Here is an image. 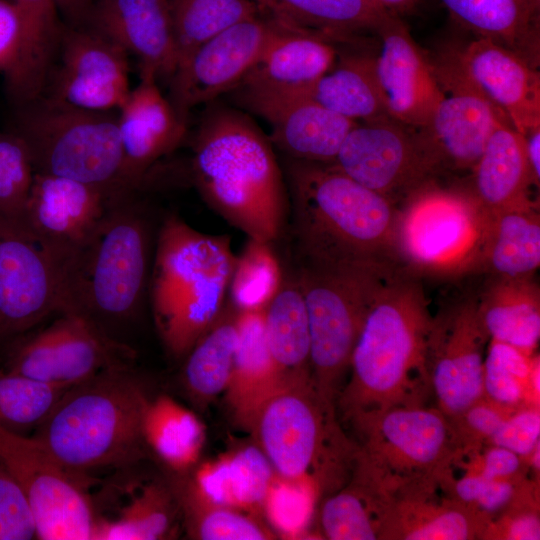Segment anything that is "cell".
<instances>
[{
    "label": "cell",
    "instance_id": "17",
    "mask_svg": "<svg viewBox=\"0 0 540 540\" xmlns=\"http://www.w3.org/2000/svg\"><path fill=\"white\" fill-rule=\"evenodd\" d=\"M334 164L396 206L422 184L436 179L417 129L389 116L356 123Z\"/></svg>",
    "mask_w": 540,
    "mask_h": 540
},
{
    "label": "cell",
    "instance_id": "38",
    "mask_svg": "<svg viewBox=\"0 0 540 540\" xmlns=\"http://www.w3.org/2000/svg\"><path fill=\"white\" fill-rule=\"evenodd\" d=\"M144 442L176 474H186L198 461L205 426L188 408L167 395L149 400L142 419Z\"/></svg>",
    "mask_w": 540,
    "mask_h": 540
},
{
    "label": "cell",
    "instance_id": "55",
    "mask_svg": "<svg viewBox=\"0 0 540 540\" xmlns=\"http://www.w3.org/2000/svg\"><path fill=\"white\" fill-rule=\"evenodd\" d=\"M523 458L514 452L496 445H491L480 456L475 472L486 478L507 479L520 477Z\"/></svg>",
    "mask_w": 540,
    "mask_h": 540
},
{
    "label": "cell",
    "instance_id": "13",
    "mask_svg": "<svg viewBox=\"0 0 540 540\" xmlns=\"http://www.w3.org/2000/svg\"><path fill=\"white\" fill-rule=\"evenodd\" d=\"M355 454L393 492L412 482L438 478L456 453V432L440 410L391 408L362 433Z\"/></svg>",
    "mask_w": 540,
    "mask_h": 540
},
{
    "label": "cell",
    "instance_id": "51",
    "mask_svg": "<svg viewBox=\"0 0 540 540\" xmlns=\"http://www.w3.org/2000/svg\"><path fill=\"white\" fill-rule=\"evenodd\" d=\"M512 411L490 437L491 445L506 448L521 458H529L539 446L540 414L536 405L525 404Z\"/></svg>",
    "mask_w": 540,
    "mask_h": 540
},
{
    "label": "cell",
    "instance_id": "10",
    "mask_svg": "<svg viewBox=\"0 0 540 540\" xmlns=\"http://www.w3.org/2000/svg\"><path fill=\"white\" fill-rule=\"evenodd\" d=\"M395 269L299 266L296 280L308 318L311 377L334 407L368 306Z\"/></svg>",
    "mask_w": 540,
    "mask_h": 540
},
{
    "label": "cell",
    "instance_id": "8",
    "mask_svg": "<svg viewBox=\"0 0 540 540\" xmlns=\"http://www.w3.org/2000/svg\"><path fill=\"white\" fill-rule=\"evenodd\" d=\"M12 108L8 129L25 142L36 173L76 180L112 198L131 193L124 184L118 113L45 96Z\"/></svg>",
    "mask_w": 540,
    "mask_h": 540
},
{
    "label": "cell",
    "instance_id": "56",
    "mask_svg": "<svg viewBox=\"0 0 540 540\" xmlns=\"http://www.w3.org/2000/svg\"><path fill=\"white\" fill-rule=\"evenodd\" d=\"M61 13L72 26H84L93 6L92 0H56Z\"/></svg>",
    "mask_w": 540,
    "mask_h": 540
},
{
    "label": "cell",
    "instance_id": "12",
    "mask_svg": "<svg viewBox=\"0 0 540 540\" xmlns=\"http://www.w3.org/2000/svg\"><path fill=\"white\" fill-rule=\"evenodd\" d=\"M0 462L23 490L37 539L94 540L98 518L86 494V474L58 462L31 436L0 428Z\"/></svg>",
    "mask_w": 540,
    "mask_h": 540
},
{
    "label": "cell",
    "instance_id": "4",
    "mask_svg": "<svg viewBox=\"0 0 540 540\" xmlns=\"http://www.w3.org/2000/svg\"><path fill=\"white\" fill-rule=\"evenodd\" d=\"M157 230L136 192L115 200L90 238L60 265V313L79 314L123 342L119 332L148 299Z\"/></svg>",
    "mask_w": 540,
    "mask_h": 540
},
{
    "label": "cell",
    "instance_id": "14",
    "mask_svg": "<svg viewBox=\"0 0 540 540\" xmlns=\"http://www.w3.org/2000/svg\"><path fill=\"white\" fill-rule=\"evenodd\" d=\"M36 334L15 339L5 370L53 385L71 387L95 374L131 364L133 350L72 312Z\"/></svg>",
    "mask_w": 540,
    "mask_h": 540
},
{
    "label": "cell",
    "instance_id": "16",
    "mask_svg": "<svg viewBox=\"0 0 540 540\" xmlns=\"http://www.w3.org/2000/svg\"><path fill=\"white\" fill-rule=\"evenodd\" d=\"M489 336L480 320L477 294L460 297L433 316L426 368L439 404L456 418L484 396V348Z\"/></svg>",
    "mask_w": 540,
    "mask_h": 540
},
{
    "label": "cell",
    "instance_id": "5",
    "mask_svg": "<svg viewBox=\"0 0 540 540\" xmlns=\"http://www.w3.org/2000/svg\"><path fill=\"white\" fill-rule=\"evenodd\" d=\"M235 261L226 235L202 233L177 214L159 224L148 300L173 357L186 356L221 315Z\"/></svg>",
    "mask_w": 540,
    "mask_h": 540
},
{
    "label": "cell",
    "instance_id": "48",
    "mask_svg": "<svg viewBox=\"0 0 540 540\" xmlns=\"http://www.w3.org/2000/svg\"><path fill=\"white\" fill-rule=\"evenodd\" d=\"M318 493L317 485L311 480L296 481L276 475L263 509L280 533L296 537L306 528Z\"/></svg>",
    "mask_w": 540,
    "mask_h": 540
},
{
    "label": "cell",
    "instance_id": "2",
    "mask_svg": "<svg viewBox=\"0 0 540 540\" xmlns=\"http://www.w3.org/2000/svg\"><path fill=\"white\" fill-rule=\"evenodd\" d=\"M285 173L300 264L397 267L395 204L347 176L334 163L287 157Z\"/></svg>",
    "mask_w": 540,
    "mask_h": 540
},
{
    "label": "cell",
    "instance_id": "34",
    "mask_svg": "<svg viewBox=\"0 0 540 540\" xmlns=\"http://www.w3.org/2000/svg\"><path fill=\"white\" fill-rule=\"evenodd\" d=\"M394 492L362 466L355 465L348 486L327 497L320 524L330 540L381 539Z\"/></svg>",
    "mask_w": 540,
    "mask_h": 540
},
{
    "label": "cell",
    "instance_id": "24",
    "mask_svg": "<svg viewBox=\"0 0 540 540\" xmlns=\"http://www.w3.org/2000/svg\"><path fill=\"white\" fill-rule=\"evenodd\" d=\"M86 24L134 55L157 78L174 74L178 50L168 0H97Z\"/></svg>",
    "mask_w": 540,
    "mask_h": 540
},
{
    "label": "cell",
    "instance_id": "3",
    "mask_svg": "<svg viewBox=\"0 0 540 540\" xmlns=\"http://www.w3.org/2000/svg\"><path fill=\"white\" fill-rule=\"evenodd\" d=\"M191 176L205 202L248 238H279L289 213L287 185L271 142L247 115L215 107L203 117Z\"/></svg>",
    "mask_w": 540,
    "mask_h": 540
},
{
    "label": "cell",
    "instance_id": "52",
    "mask_svg": "<svg viewBox=\"0 0 540 540\" xmlns=\"http://www.w3.org/2000/svg\"><path fill=\"white\" fill-rule=\"evenodd\" d=\"M512 411L511 408L497 404L483 396L454 420L458 421V432L460 434L466 432L471 443L472 440L490 439Z\"/></svg>",
    "mask_w": 540,
    "mask_h": 540
},
{
    "label": "cell",
    "instance_id": "11",
    "mask_svg": "<svg viewBox=\"0 0 540 540\" xmlns=\"http://www.w3.org/2000/svg\"><path fill=\"white\" fill-rule=\"evenodd\" d=\"M442 98L417 129L436 179L473 170L497 126L510 122L465 69L456 47L429 58Z\"/></svg>",
    "mask_w": 540,
    "mask_h": 540
},
{
    "label": "cell",
    "instance_id": "26",
    "mask_svg": "<svg viewBox=\"0 0 540 540\" xmlns=\"http://www.w3.org/2000/svg\"><path fill=\"white\" fill-rule=\"evenodd\" d=\"M470 179L467 187L490 214L539 203L540 181L528 163L523 136L507 123L491 134Z\"/></svg>",
    "mask_w": 540,
    "mask_h": 540
},
{
    "label": "cell",
    "instance_id": "29",
    "mask_svg": "<svg viewBox=\"0 0 540 540\" xmlns=\"http://www.w3.org/2000/svg\"><path fill=\"white\" fill-rule=\"evenodd\" d=\"M20 23L15 62L4 76L12 106L30 102L43 93L55 61L63 24L56 0H11Z\"/></svg>",
    "mask_w": 540,
    "mask_h": 540
},
{
    "label": "cell",
    "instance_id": "53",
    "mask_svg": "<svg viewBox=\"0 0 540 540\" xmlns=\"http://www.w3.org/2000/svg\"><path fill=\"white\" fill-rule=\"evenodd\" d=\"M520 503L516 506L517 510L508 514L505 516V519L499 522V528H487L483 536L491 535L501 539L512 540L539 539L540 526L538 515L530 507L520 508Z\"/></svg>",
    "mask_w": 540,
    "mask_h": 540
},
{
    "label": "cell",
    "instance_id": "36",
    "mask_svg": "<svg viewBox=\"0 0 540 540\" xmlns=\"http://www.w3.org/2000/svg\"><path fill=\"white\" fill-rule=\"evenodd\" d=\"M540 266L539 203L491 214L481 272L509 278L534 277Z\"/></svg>",
    "mask_w": 540,
    "mask_h": 540
},
{
    "label": "cell",
    "instance_id": "30",
    "mask_svg": "<svg viewBox=\"0 0 540 540\" xmlns=\"http://www.w3.org/2000/svg\"><path fill=\"white\" fill-rule=\"evenodd\" d=\"M474 38L492 41L539 68L540 0H441Z\"/></svg>",
    "mask_w": 540,
    "mask_h": 540
},
{
    "label": "cell",
    "instance_id": "27",
    "mask_svg": "<svg viewBox=\"0 0 540 540\" xmlns=\"http://www.w3.org/2000/svg\"><path fill=\"white\" fill-rule=\"evenodd\" d=\"M433 479L410 483L394 493L381 539L466 540L483 536L490 518L452 499H427Z\"/></svg>",
    "mask_w": 540,
    "mask_h": 540
},
{
    "label": "cell",
    "instance_id": "32",
    "mask_svg": "<svg viewBox=\"0 0 540 540\" xmlns=\"http://www.w3.org/2000/svg\"><path fill=\"white\" fill-rule=\"evenodd\" d=\"M477 307L489 339L534 354L540 338V288L534 277L488 275Z\"/></svg>",
    "mask_w": 540,
    "mask_h": 540
},
{
    "label": "cell",
    "instance_id": "57",
    "mask_svg": "<svg viewBox=\"0 0 540 540\" xmlns=\"http://www.w3.org/2000/svg\"><path fill=\"white\" fill-rule=\"evenodd\" d=\"M525 152L534 177L540 181V126L522 134Z\"/></svg>",
    "mask_w": 540,
    "mask_h": 540
},
{
    "label": "cell",
    "instance_id": "9",
    "mask_svg": "<svg viewBox=\"0 0 540 540\" xmlns=\"http://www.w3.org/2000/svg\"><path fill=\"white\" fill-rule=\"evenodd\" d=\"M250 431L277 476L311 480L319 490L348 451L335 407L319 394L311 374L283 381L260 405Z\"/></svg>",
    "mask_w": 540,
    "mask_h": 540
},
{
    "label": "cell",
    "instance_id": "31",
    "mask_svg": "<svg viewBox=\"0 0 540 540\" xmlns=\"http://www.w3.org/2000/svg\"><path fill=\"white\" fill-rule=\"evenodd\" d=\"M238 342L226 393L236 422L250 430L263 401L283 381L267 344L265 310L237 312Z\"/></svg>",
    "mask_w": 540,
    "mask_h": 540
},
{
    "label": "cell",
    "instance_id": "23",
    "mask_svg": "<svg viewBox=\"0 0 540 540\" xmlns=\"http://www.w3.org/2000/svg\"><path fill=\"white\" fill-rule=\"evenodd\" d=\"M123 152V177L128 192H136L152 167L173 152L186 134V120L157 85V76L140 69V81L118 110Z\"/></svg>",
    "mask_w": 540,
    "mask_h": 540
},
{
    "label": "cell",
    "instance_id": "35",
    "mask_svg": "<svg viewBox=\"0 0 540 540\" xmlns=\"http://www.w3.org/2000/svg\"><path fill=\"white\" fill-rule=\"evenodd\" d=\"M276 22L330 40H346L362 32L376 33L390 14L370 0H253ZM393 14V13H392Z\"/></svg>",
    "mask_w": 540,
    "mask_h": 540
},
{
    "label": "cell",
    "instance_id": "49",
    "mask_svg": "<svg viewBox=\"0 0 540 540\" xmlns=\"http://www.w3.org/2000/svg\"><path fill=\"white\" fill-rule=\"evenodd\" d=\"M517 478L491 479L466 472L453 483V496L456 501L490 518L492 514L517 504L516 498L523 486Z\"/></svg>",
    "mask_w": 540,
    "mask_h": 540
},
{
    "label": "cell",
    "instance_id": "18",
    "mask_svg": "<svg viewBox=\"0 0 540 540\" xmlns=\"http://www.w3.org/2000/svg\"><path fill=\"white\" fill-rule=\"evenodd\" d=\"M128 54L89 26L63 25L41 96L93 111H118L129 92Z\"/></svg>",
    "mask_w": 540,
    "mask_h": 540
},
{
    "label": "cell",
    "instance_id": "20",
    "mask_svg": "<svg viewBox=\"0 0 540 540\" xmlns=\"http://www.w3.org/2000/svg\"><path fill=\"white\" fill-rule=\"evenodd\" d=\"M264 15L243 20L205 41L181 62L169 99L186 120L189 110L235 89L250 73L275 29Z\"/></svg>",
    "mask_w": 540,
    "mask_h": 540
},
{
    "label": "cell",
    "instance_id": "39",
    "mask_svg": "<svg viewBox=\"0 0 540 540\" xmlns=\"http://www.w3.org/2000/svg\"><path fill=\"white\" fill-rule=\"evenodd\" d=\"M265 330L270 355L282 380L311 374L308 318L296 278L283 280L266 307Z\"/></svg>",
    "mask_w": 540,
    "mask_h": 540
},
{
    "label": "cell",
    "instance_id": "45",
    "mask_svg": "<svg viewBox=\"0 0 540 540\" xmlns=\"http://www.w3.org/2000/svg\"><path fill=\"white\" fill-rule=\"evenodd\" d=\"M69 387L0 371V428L26 435L35 431Z\"/></svg>",
    "mask_w": 540,
    "mask_h": 540
},
{
    "label": "cell",
    "instance_id": "25",
    "mask_svg": "<svg viewBox=\"0 0 540 540\" xmlns=\"http://www.w3.org/2000/svg\"><path fill=\"white\" fill-rule=\"evenodd\" d=\"M458 50L471 78L518 133L540 126L539 68L486 39L474 38Z\"/></svg>",
    "mask_w": 540,
    "mask_h": 540
},
{
    "label": "cell",
    "instance_id": "41",
    "mask_svg": "<svg viewBox=\"0 0 540 540\" xmlns=\"http://www.w3.org/2000/svg\"><path fill=\"white\" fill-rule=\"evenodd\" d=\"M183 512L189 535L202 540H265L273 534L243 511L217 505L195 490L190 478L177 474L170 485Z\"/></svg>",
    "mask_w": 540,
    "mask_h": 540
},
{
    "label": "cell",
    "instance_id": "19",
    "mask_svg": "<svg viewBox=\"0 0 540 540\" xmlns=\"http://www.w3.org/2000/svg\"><path fill=\"white\" fill-rule=\"evenodd\" d=\"M231 93L237 104L270 125L272 144L296 160L334 163L356 124L321 105L308 91L241 83Z\"/></svg>",
    "mask_w": 540,
    "mask_h": 540
},
{
    "label": "cell",
    "instance_id": "15",
    "mask_svg": "<svg viewBox=\"0 0 540 540\" xmlns=\"http://www.w3.org/2000/svg\"><path fill=\"white\" fill-rule=\"evenodd\" d=\"M60 312L58 262L20 218L0 216V344Z\"/></svg>",
    "mask_w": 540,
    "mask_h": 540
},
{
    "label": "cell",
    "instance_id": "58",
    "mask_svg": "<svg viewBox=\"0 0 540 540\" xmlns=\"http://www.w3.org/2000/svg\"><path fill=\"white\" fill-rule=\"evenodd\" d=\"M384 10L399 15L412 9L417 0H370Z\"/></svg>",
    "mask_w": 540,
    "mask_h": 540
},
{
    "label": "cell",
    "instance_id": "44",
    "mask_svg": "<svg viewBox=\"0 0 540 540\" xmlns=\"http://www.w3.org/2000/svg\"><path fill=\"white\" fill-rule=\"evenodd\" d=\"M272 243L248 238L230 279L231 305L237 312L265 310L283 283Z\"/></svg>",
    "mask_w": 540,
    "mask_h": 540
},
{
    "label": "cell",
    "instance_id": "54",
    "mask_svg": "<svg viewBox=\"0 0 540 540\" xmlns=\"http://www.w3.org/2000/svg\"><path fill=\"white\" fill-rule=\"evenodd\" d=\"M20 41V23L11 0H0V72L4 76L12 68Z\"/></svg>",
    "mask_w": 540,
    "mask_h": 540
},
{
    "label": "cell",
    "instance_id": "33",
    "mask_svg": "<svg viewBox=\"0 0 540 540\" xmlns=\"http://www.w3.org/2000/svg\"><path fill=\"white\" fill-rule=\"evenodd\" d=\"M275 476L260 448L246 446L200 465L190 480L207 501L251 511L263 508Z\"/></svg>",
    "mask_w": 540,
    "mask_h": 540
},
{
    "label": "cell",
    "instance_id": "46",
    "mask_svg": "<svg viewBox=\"0 0 540 540\" xmlns=\"http://www.w3.org/2000/svg\"><path fill=\"white\" fill-rule=\"evenodd\" d=\"M535 355L489 339L483 365L484 397L508 408L536 405L531 375Z\"/></svg>",
    "mask_w": 540,
    "mask_h": 540
},
{
    "label": "cell",
    "instance_id": "40",
    "mask_svg": "<svg viewBox=\"0 0 540 540\" xmlns=\"http://www.w3.org/2000/svg\"><path fill=\"white\" fill-rule=\"evenodd\" d=\"M238 342L237 311H222L212 327L187 353L184 382L188 393L206 403L225 392L229 384Z\"/></svg>",
    "mask_w": 540,
    "mask_h": 540
},
{
    "label": "cell",
    "instance_id": "7",
    "mask_svg": "<svg viewBox=\"0 0 540 540\" xmlns=\"http://www.w3.org/2000/svg\"><path fill=\"white\" fill-rule=\"evenodd\" d=\"M490 223L467 186L430 180L397 205L395 264L419 279L481 272Z\"/></svg>",
    "mask_w": 540,
    "mask_h": 540
},
{
    "label": "cell",
    "instance_id": "43",
    "mask_svg": "<svg viewBox=\"0 0 540 540\" xmlns=\"http://www.w3.org/2000/svg\"><path fill=\"white\" fill-rule=\"evenodd\" d=\"M176 499L170 487L144 486L114 520L98 519L94 540H158L172 529Z\"/></svg>",
    "mask_w": 540,
    "mask_h": 540
},
{
    "label": "cell",
    "instance_id": "1",
    "mask_svg": "<svg viewBox=\"0 0 540 540\" xmlns=\"http://www.w3.org/2000/svg\"><path fill=\"white\" fill-rule=\"evenodd\" d=\"M432 319L421 279L400 269L385 277L366 311L351 376L337 399L360 434L391 408L421 406L430 387L426 350Z\"/></svg>",
    "mask_w": 540,
    "mask_h": 540
},
{
    "label": "cell",
    "instance_id": "22",
    "mask_svg": "<svg viewBox=\"0 0 540 540\" xmlns=\"http://www.w3.org/2000/svg\"><path fill=\"white\" fill-rule=\"evenodd\" d=\"M376 34L381 48L375 67L387 115L416 129L426 126L443 95L429 57L399 15L390 13Z\"/></svg>",
    "mask_w": 540,
    "mask_h": 540
},
{
    "label": "cell",
    "instance_id": "37",
    "mask_svg": "<svg viewBox=\"0 0 540 540\" xmlns=\"http://www.w3.org/2000/svg\"><path fill=\"white\" fill-rule=\"evenodd\" d=\"M308 92L324 107L356 123L388 116L374 56H338L333 67Z\"/></svg>",
    "mask_w": 540,
    "mask_h": 540
},
{
    "label": "cell",
    "instance_id": "47",
    "mask_svg": "<svg viewBox=\"0 0 540 540\" xmlns=\"http://www.w3.org/2000/svg\"><path fill=\"white\" fill-rule=\"evenodd\" d=\"M35 170L23 139L11 130L0 132V216L20 218Z\"/></svg>",
    "mask_w": 540,
    "mask_h": 540
},
{
    "label": "cell",
    "instance_id": "50",
    "mask_svg": "<svg viewBox=\"0 0 540 540\" xmlns=\"http://www.w3.org/2000/svg\"><path fill=\"white\" fill-rule=\"evenodd\" d=\"M33 538H37V527L28 499L0 462V540Z\"/></svg>",
    "mask_w": 540,
    "mask_h": 540
},
{
    "label": "cell",
    "instance_id": "21",
    "mask_svg": "<svg viewBox=\"0 0 540 540\" xmlns=\"http://www.w3.org/2000/svg\"><path fill=\"white\" fill-rule=\"evenodd\" d=\"M117 199L76 180L35 172L20 219L60 266L90 238Z\"/></svg>",
    "mask_w": 540,
    "mask_h": 540
},
{
    "label": "cell",
    "instance_id": "42",
    "mask_svg": "<svg viewBox=\"0 0 540 540\" xmlns=\"http://www.w3.org/2000/svg\"><path fill=\"white\" fill-rule=\"evenodd\" d=\"M168 3L177 43L178 65L221 31L263 15L253 0H168Z\"/></svg>",
    "mask_w": 540,
    "mask_h": 540
},
{
    "label": "cell",
    "instance_id": "28",
    "mask_svg": "<svg viewBox=\"0 0 540 540\" xmlns=\"http://www.w3.org/2000/svg\"><path fill=\"white\" fill-rule=\"evenodd\" d=\"M275 23L262 54L241 83L309 91L338 58L333 41L317 33Z\"/></svg>",
    "mask_w": 540,
    "mask_h": 540
},
{
    "label": "cell",
    "instance_id": "6",
    "mask_svg": "<svg viewBox=\"0 0 540 540\" xmlns=\"http://www.w3.org/2000/svg\"><path fill=\"white\" fill-rule=\"evenodd\" d=\"M148 402L130 364L111 367L69 387L31 437L77 473L125 466L141 456Z\"/></svg>",
    "mask_w": 540,
    "mask_h": 540
}]
</instances>
